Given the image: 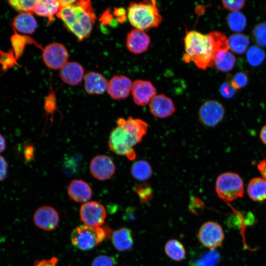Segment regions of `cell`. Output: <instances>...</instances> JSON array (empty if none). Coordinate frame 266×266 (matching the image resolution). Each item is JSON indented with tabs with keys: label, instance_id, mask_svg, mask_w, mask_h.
Segmentation results:
<instances>
[{
	"label": "cell",
	"instance_id": "obj_8",
	"mask_svg": "<svg viewBox=\"0 0 266 266\" xmlns=\"http://www.w3.org/2000/svg\"><path fill=\"white\" fill-rule=\"evenodd\" d=\"M225 109L223 105L215 100H208L200 107L199 119L201 123L208 127L217 126L223 120Z\"/></svg>",
	"mask_w": 266,
	"mask_h": 266
},
{
	"label": "cell",
	"instance_id": "obj_29",
	"mask_svg": "<svg viewBox=\"0 0 266 266\" xmlns=\"http://www.w3.org/2000/svg\"><path fill=\"white\" fill-rule=\"evenodd\" d=\"M10 42L13 48V52L16 60L20 58L27 43L33 42V40L28 36L17 33L15 31L10 38Z\"/></svg>",
	"mask_w": 266,
	"mask_h": 266
},
{
	"label": "cell",
	"instance_id": "obj_43",
	"mask_svg": "<svg viewBox=\"0 0 266 266\" xmlns=\"http://www.w3.org/2000/svg\"><path fill=\"white\" fill-rule=\"evenodd\" d=\"M24 157L26 162H28L34 158V147L31 144L26 145L24 149Z\"/></svg>",
	"mask_w": 266,
	"mask_h": 266
},
{
	"label": "cell",
	"instance_id": "obj_9",
	"mask_svg": "<svg viewBox=\"0 0 266 266\" xmlns=\"http://www.w3.org/2000/svg\"><path fill=\"white\" fill-rule=\"evenodd\" d=\"M42 58L48 68L54 70L60 69L67 63L68 53L63 44L54 42L43 49Z\"/></svg>",
	"mask_w": 266,
	"mask_h": 266
},
{
	"label": "cell",
	"instance_id": "obj_37",
	"mask_svg": "<svg viewBox=\"0 0 266 266\" xmlns=\"http://www.w3.org/2000/svg\"><path fill=\"white\" fill-rule=\"evenodd\" d=\"M220 92L225 98L231 99L233 98L236 92V89L232 85L231 82L227 81L222 84L220 88Z\"/></svg>",
	"mask_w": 266,
	"mask_h": 266
},
{
	"label": "cell",
	"instance_id": "obj_4",
	"mask_svg": "<svg viewBox=\"0 0 266 266\" xmlns=\"http://www.w3.org/2000/svg\"><path fill=\"white\" fill-rule=\"evenodd\" d=\"M127 17L132 26L143 31L157 27L162 20L156 2L153 0L132 2L128 7Z\"/></svg>",
	"mask_w": 266,
	"mask_h": 266
},
{
	"label": "cell",
	"instance_id": "obj_1",
	"mask_svg": "<svg viewBox=\"0 0 266 266\" xmlns=\"http://www.w3.org/2000/svg\"><path fill=\"white\" fill-rule=\"evenodd\" d=\"M184 61L187 63L192 61L202 69L214 66V59L219 52L229 49L228 39L218 31L206 34L196 31H189L184 38Z\"/></svg>",
	"mask_w": 266,
	"mask_h": 266
},
{
	"label": "cell",
	"instance_id": "obj_10",
	"mask_svg": "<svg viewBox=\"0 0 266 266\" xmlns=\"http://www.w3.org/2000/svg\"><path fill=\"white\" fill-rule=\"evenodd\" d=\"M79 215L84 225L99 227L105 222L106 211L101 203L95 201H87L81 206Z\"/></svg>",
	"mask_w": 266,
	"mask_h": 266
},
{
	"label": "cell",
	"instance_id": "obj_36",
	"mask_svg": "<svg viewBox=\"0 0 266 266\" xmlns=\"http://www.w3.org/2000/svg\"><path fill=\"white\" fill-rule=\"evenodd\" d=\"M17 63L13 51L5 53L0 50V65L2 70H7L17 65Z\"/></svg>",
	"mask_w": 266,
	"mask_h": 266
},
{
	"label": "cell",
	"instance_id": "obj_20",
	"mask_svg": "<svg viewBox=\"0 0 266 266\" xmlns=\"http://www.w3.org/2000/svg\"><path fill=\"white\" fill-rule=\"evenodd\" d=\"M12 25L15 31L24 34H32L37 23L31 12H21L14 18Z\"/></svg>",
	"mask_w": 266,
	"mask_h": 266
},
{
	"label": "cell",
	"instance_id": "obj_27",
	"mask_svg": "<svg viewBox=\"0 0 266 266\" xmlns=\"http://www.w3.org/2000/svg\"><path fill=\"white\" fill-rule=\"evenodd\" d=\"M248 37L244 34L234 33L228 38L229 48L237 54H242L247 49L249 44Z\"/></svg>",
	"mask_w": 266,
	"mask_h": 266
},
{
	"label": "cell",
	"instance_id": "obj_11",
	"mask_svg": "<svg viewBox=\"0 0 266 266\" xmlns=\"http://www.w3.org/2000/svg\"><path fill=\"white\" fill-rule=\"evenodd\" d=\"M115 166L110 157L100 155L94 157L90 164V170L94 178L104 181L110 179L115 173Z\"/></svg>",
	"mask_w": 266,
	"mask_h": 266
},
{
	"label": "cell",
	"instance_id": "obj_16",
	"mask_svg": "<svg viewBox=\"0 0 266 266\" xmlns=\"http://www.w3.org/2000/svg\"><path fill=\"white\" fill-rule=\"evenodd\" d=\"M150 43V37L143 31L134 29L127 35V47L134 54H139L146 51Z\"/></svg>",
	"mask_w": 266,
	"mask_h": 266
},
{
	"label": "cell",
	"instance_id": "obj_25",
	"mask_svg": "<svg viewBox=\"0 0 266 266\" xmlns=\"http://www.w3.org/2000/svg\"><path fill=\"white\" fill-rule=\"evenodd\" d=\"M165 251L166 255L174 261H181L186 257L185 249L182 243L177 239L167 241L165 246Z\"/></svg>",
	"mask_w": 266,
	"mask_h": 266
},
{
	"label": "cell",
	"instance_id": "obj_13",
	"mask_svg": "<svg viewBox=\"0 0 266 266\" xmlns=\"http://www.w3.org/2000/svg\"><path fill=\"white\" fill-rule=\"evenodd\" d=\"M132 94L136 104L144 106L156 95V89L150 81L136 80L133 83Z\"/></svg>",
	"mask_w": 266,
	"mask_h": 266
},
{
	"label": "cell",
	"instance_id": "obj_5",
	"mask_svg": "<svg viewBox=\"0 0 266 266\" xmlns=\"http://www.w3.org/2000/svg\"><path fill=\"white\" fill-rule=\"evenodd\" d=\"M244 183L236 173L226 172L220 174L215 182V191L222 200L232 201L242 198L244 195Z\"/></svg>",
	"mask_w": 266,
	"mask_h": 266
},
{
	"label": "cell",
	"instance_id": "obj_23",
	"mask_svg": "<svg viewBox=\"0 0 266 266\" xmlns=\"http://www.w3.org/2000/svg\"><path fill=\"white\" fill-rule=\"evenodd\" d=\"M60 9L58 0H37L33 12L38 16L48 18L50 21H53L54 15H57Z\"/></svg>",
	"mask_w": 266,
	"mask_h": 266
},
{
	"label": "cell",
	"instance_id": "obj_41",
	"mask_svg": "<svg viewBox=\"0 0 266 266\" xmlns=\"http://www.w3.org/2000/svg\"><path fill=\"white\" fill-rule=\"evenodd\" d=\"M56 98L54 93H51L45 99L44 108L47 113L53 114L56 110Z\"/></svg>",
	"mask_w": 266,
	"mask_h": 266
},
{
	"label": "cell",
	"instance_id": "obj_22",
	"mask_svg": "<svg viewBox=\"0 0 266 266\" xmlns=\"http://www.w3.org/2000/svg\"><path fill=\"white\" fill-rule=\"evenodd\" d=\"M247 192L249 197L254 201L266 200V180L261 177H254L249 182Z\"/></svg>",
	"mask_w": 266,
	"mask_h": 266
},
{
	"label": "cell",
	"instance_id": "obj_24",
	"mask_svg": "<svg viewBox=\"0 0 266 266\" xmlns=\"http://www.w3.org/2000/svg\"><path fill=\"white\" fill-rule=\"evenodd\" d=\"M236 59L234 55L229 50L219 52L214 59V66L219 71L228 72L234 67Z\"/></svg>",
	"mask_w": 266,
	"mask_h": 266
},
{
	"label": "cell",
	"instance_id": "obj_31",
	"mask_svg": "<svg viewBox=\"0 0 266 266\" xmlns=\"http://www.w3.org/2000/svg\"><path fill=\"white\" fill-rule=\"evenodd\" d=\"M266 53L260 47L252 45L248 49L246 58L249 64L252 66L261 65L266 59Z\"/></svg>",
	"mask_w": 266,
	"mask_h": 266
},
{
	"label": "cell",
	"instance_id": "obj_21",
	"mask_svg": "<svg viewBox=\"0 0 266 266\" xmlns=\"http://www.w3.org/2000/svg\"><path fill=\"white\" fill-rule=\"evenodd\" d=\"M112 242L114 247L120 251L130 250L133 244L131 231L127 228H122L114 231L112 235Z\"/></svg>",
	"mask_w": 266,
	"mask_h": 266
},
{
	"label": "cell",
	"instance_id": "obj_33",
	"mask_svg": "<svg viewBox=\"0 0 266 266\" xmlns=\"http://www.w3.org/2000/svg\"><path fill=\"white\" fill-rule=\"evenodd\" d=\"M37 1L33 0H10L8 2L14 10L21 13L33 12Z\"/></svg>",
	"mask_w": 266,
	"mask_h": 266
},
{
	"label": "cell",
	"instance_id": "obj_49",
	"mask_svg": "<svg viewBox=\"0 0 266 266\" xmlns=\"http://www.w3.org/2000/svg\"></svg>",
	"mask_w": 266,
	"mask_h": 266
},
{
	"label": "cell",
	"instance_id": "obj_2",
	"mask_svg": "<svg viewBox=\"0 0 266 266\" xmlns=\"http://www.w3.org/2000/svg\"><path fill=\"white\" fill-rule=\"evenodd\" d=\"M117 127L111 132L108 139L109 149L116 154L133 160L136 153L133 147L139 143L148 131V124L142 120L129 117L119 118Z\"/></svg>",
	"mask_w": 266,
	"mask_h": 266
},
{
	"label": "cell",
	"instance_id": "obj_28",
	"mask_svg": "<svg viewBox=\"0 0 266 266\" xmlns=\"http://www.w3.org/2000/svg\"><path fill=\"white\" fill-rule=\"evenodd\" d=\"M219 260L218 252L215 249H210L191 261L190 266H216Z\"/></svg>",
	"mask_w": 266,
	"mask_h": 266
},
{
	"label": "cell",
	"instance_id": "obj_45",
	"mask_svg": "<svg viewBox=\"0 0 266 266\" xmlns=\"http://www.w3.org/2000/svg\"><path fill=\"white\" fill-rule=\"evenodd\" d=\"M257 169L262 178L266 180V160L263 159L257 165Z\"/></svg>",
	"mask_w": 266,
	"mask_h": 266
},
{
	"label": "cell",
	"instance_id": "obj_38",
	"mask_svg": "<svg viewBox=\"0 0 266 266\" xmlns=\"http://www.w3.org/2000/svg\"><path fill=\"white\" fill-rule=\"evenodd\" d=\"M204 205L201 200L197 197L191 198L189 209L191 212L196 215L200 214L203 210Z\"/></svg>",
	"mask_w": 266,
	"mask_h": 266
},
{
	"label": "cell",
	"instance_id": "obj_17",
	"mask_svg": "<svg viewBox=\"0 0 266 266\" xmlns=\"http://www.w3.org/2000/svg\"><path fill=\"white\" fill-rule=\"evenodd\" d=\"M59 74L63 82L73 86L79 84L85 76L83 67L75 62H67L60 69Z\"/></svg>",
	"mask_w": 266,
	"mask_h": 266
},
{
	"label": "cell",
	"instance_id": "obj_40",
	"mask_svg": "<svg viewBox=\"0 0 266 266\" xmlns=\"http://www.w3.org/2000/svg\"><path fill=\"white\" fill-rule=\"evenodd\" d=\"M222 2L226 9L232 12H236L244 7L246 1L245 0H223Z\"/></svg>",
	"mask_w": 266,
	"mask_h": 266
},
{
	"label": "cell",
	"instance_id": "obj_7",
	"mask_svg": "<svg viewBox=\"0 0 266 266\" xmlns=\"http://www.w3.org/2000/svg\"><path fill=\"white\" fill-rule=\"evenodd\" d=\"M197 237L203 246L210 249H215L221 246L225 234L219 224L213 221H207L200 227Z\"/></svg>",
	"mask_w": 266,
	"mask_h": 266
},
{
	"label": "cell",
	"instance_id": "obj_32",
	"mask_svg": "<svg viewBox=\"0 0 266 266\" xmlns=\"http://www.w3.org/2000/svg\"><path fill=\"white\" fill-rule=\"evenodd\" d=\"M133 191L137 195L142 204H148L153 197V191L151 186L147 183L136 185L133 187Z\"/></svg>",
	"mask_w": 266,
	"mask_h": 266
},
{
	"label": "cell",
	"instance_id": "obj_26",
	"mask_svg": "<svg viewBox=\"0 0 266 266\" xmlns=\"http://www.w3.org/2000/svg\"><path fill=\"white\" fill-rule=\"evenodd\" d=\"M131 171L134 178L141 181L147 180L152 175V168L150 165L144 160L134 162L132 166Z\"/></svg>",
	"mask_w": 266,
	"mask_h": 266
},
{
	"label": "cell",
	"instance_id": "obj_30",
	"mask_svg": "<svg viewBox=\"0 0 266 266\" xmlns=\"http://www.w3.org/2000/svg\"><path fill=\"white\" fill-rule=\"evenodd\" d=\"M229 28L233 31L240 33L245 29L246 26V19L242 13L236 11L229 14L227 18Z\"/></svg>",
	"mask_w": 266,
	"mask_h": 266
},
{
	"label": "cell",
	"instance_id": "obj_6",
	"mask_svg": "<svg viewBox=\"0 0 266 266\" xmlns=\"http://www.w3.org/2000/svg\"><path fill=\"white\" fill-rule=\"evenodd\" d=\"M105 237L106 233L101 227L81 225L73 230L70 234V240L76 248L88 251L101 243Z\"/></svg>",
	"mask_w": 266,
	"mask_h": 266
},
{
	"label": "cell",
	"instance_id": "obj_44",
	"mask_svg": "<svg viewBox=\"0 0 266 266\" xmlns=\"http://www.w3.org/2000/svg\"><path fill=\"white\" fill-rule=\"evenodd\" d=\"M57 259L56 257H52L49 259L36 261L33 266H57Z\"/></svg>",
	"mask_w": 266,
	"mask_h": 266
},
{
	"label": "cell",
	"instance_id": "obj_47",
	"mask_svg": "<svg viewBox=\"0 0 266 266\" xmlns=\"http://www.w3.org/2000/svg\"><path fill=\"white\" fill-rule=\"evenodd\" d=\"M260 137L262 142L266 145V125L262 128L260 132Z\"/></svg>",
	"mask_w": 266,
	"mask_h": 266
},
{
	"label": "cell",
	"instance_id": "obj_15",
	"mask_svg": "<svg viewBox=\"0 0 266 266\" xmlns=\"http://www.w3.org/2000/svg\"><path fill=\"white\" fill-rule=\"evenodd\" d=\"M151 114L158 118H165L171 116L175 111L172 100L164 94L156 95L149 102Z\"/></svg>",
	"mask_w": 266,
	"mask_h": 266
},
{
	"label": "cell",
	"instance_id": "obj_18",
	"mask_svg": "<svg viewBox=\"0 0 266 266\" xmlns=\"http://www.w3.org/2000/svg\"><path fill=\"white\" fill-rule=\"evenodd\" d=\"M67 191L69 197L77 202H86L92 196L90 185L81 179L72 180L67 187Z\"/></svg>",
	"mask_w": 266,
	"mask_h": 266
},
{
	"label": "cell",
	"instance_id": "obj_3",
	"mask_svg": "<svg viewBox=\"0 0 266 266\" xmlns=\"http://www.w3.org/2000/svg\"><path fill=\"white\" fill-rule=\"evenodd\" d=\"M56 16L80 41L88 37L92 30L96 17L89 0H79L60 7Z\"/></svg>",
	"mask_w": 266,
	"mask_h": 266
},
{
	"label": "cell",
	"instance_id": "obj_42",
	"mask_svg": "<svg viewBox=\"0 0 266 266\" xmlns=\"http://www.w3.org/2000/svg\"><path fill=\"white\" fill-rule=\"evenodd\" d=\"M8 164L5 158L0 155V181L4 180L7 177Z\"/></svg>",
	"mask_w": 266,
	"mask_h": 266
},
{
	"label": "cell",
	"instance_id": "obj_12",
	"mask_svg": "<svg viewBox=\"0 0 266 266\" xmlns=\"http://www.w3.org/2000/svg\"><path fill=\"white\" fill-rule=\"evenodd\" d=\"M33 221L38 228L44 231H51L57 228L59 222V215L51 206H42L35 212Z\"/></svg>",
	"mask_w": 266,
	"mask_h": 266
},
{
	"label": "cell",
	"instance_id": "obj_39",
	"mask_svg": "<svg viewBox=\"0 0 266 266\" xmlns=\"http://www.w3.org/2000/svg\"><path fill=\"white\" fill-rule=\"evenodd\" d=\"M114 260L112 257L100 255L94 259L91 266H114Z\"/></svg>",
	"mask_w": 266,
	"mask_h": 266
},
{
	"label": "cell",
	"instance_id": "obj_46",
	"mask_svg": "<svg viewBox=\"0 0 266 266\" xmlns=\"http://www.w3.org/2000/svg\"><path fill=\"white\" fill-rule=\"evenodd\" d=\"M114 13L120 22H124L126 20V11L123 8L116 9Z\"/></svg>",
	"mask_w": 266,
	"mask_h": 266
},
{
	"label": "cell",
	"instance_id": "obj_14",
	"mask_svg": "<svg viewBox=\"0 0 266 266\" xmlns=\"http://www.w3.org/2000/svg\"><path fill=\"white\" fill-rule=\"evenodd\" d=\"M133 83L128 77L122 75L114 76L108 82V95L114 100L127 98L132 91Z\"/></svg>",
	"mask_w": 266,
	"mask_h": 266
},
{
	"label": "cell",
	"instance_id": "obj_19",
	"mask_svg": "<svg viewBox=\"0 0 266 266\" xmlns=\"http://www.w3.org/2000/svg\"><path fill=\"white\" fill-rule=\"evenodd\" d=\"M85 89L90 95H100L107 91L108 82L100 73L96 72H89L84 77Z\"/></svg>",
	"mask_w": 266,
	"mask_h": 266
},
{
	"label": "cell",
	"instance_id": "obj_48",
	"mask_svg": "<svg viewBox=\"0 0 266 266\" xmlns=\"http://www.w3.org/2000/svg\"><path fill=\"white\" fill-rule=\"evenodd\" d=\"M6 147V141L4 137L0 133V153L4 151Z\"/></svg>",
	"mask_w": 266,
	"mask_h": 266
},
{
	"label": "cell",
	"instance_id": "obj_34",
	"mask_svg": "<svg viewBox=\"0 0 266 266\" xmlns=\"http://www.w3.org/2000/svg\"><path fill=\"white\" fill-rule=\"evenodd\" d=\"M252 38L259 46L266 47V23H261L255 26L252 30Z\"/></svg>",
	"mask_w": 266,
	"mask_h": 266
},
{
	"label": "cell",
	"instance_id": "obj_35",
	"mask_svg": "<svg viewBox=\"0 0 266 266\" xmlns=\"http://www.w3.org/2000/svg\"><path fill=\"white\" fill-rule=\"evenodd\" d=\"M228 79L232 85L237 90L245 87L249 81L248 74L245 71H239L236 73L233 77Z\"/></svg>",
	"mask_w": 266,
	"mask_h": 266
}]
</instances>
